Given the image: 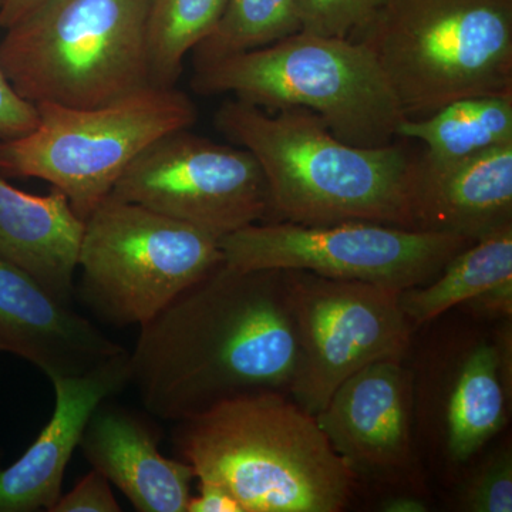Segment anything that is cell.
<instances>
[{"label": "cell", "instance_id": "obj_1", "mask_svg": "<svg viewBox=\"0 0 512 512\" xmlns=\"http://www.w3.org/2000/svg\"><path fill=\"white\" fill-rule=\"evenodd\" d=\"M296 360L285 269L221 262L140 326L131 384L151 416L175 423L248 394H289Z\"/></svg>", "mask_w": 512, "mask_h": 512}, {"label": "cell", "instance_id": "obj_2", "mask_svg": "<svg viewBox=\"0 0 512 512\" xmlns=\"http://www.w3.org/2000/svg\"><path fill=\"white\" fill-rule=\"evenodd\" d=\"M214 123L258 161L268 187L266 222L366 221L412 229L407 190L414 154L404 144L353 146L312 111H268L238 99L225 100Z\"/></svg>", "mask_w": 512, "mask_h": 512}, {"label": "cell", "instance_id": "obj_3", "mask_svg": "<svg viewBox=\"0 0 512 512\" xmlns=\"http://www.w3.org/2000/svg\"><path fill=\"white\" fill-rule=\"evenodd\" d=\"M171 441L197 480L214 481L244 512H340L357 480L313 414L289 394L227 400L181 421Z\"/></svg>", "mask_w": 512, "mask_h": 512}, {"label": "cell", "instance_id": "obj_4", "mask_svg": "<svg viewBox=\"0 0 512 512\" xmlns=\"http://www.w3.org/2000/svg\"><path fill=\"white\" fill-rule=\"evenodd\" d=\"M201 96L232 94L268 111L301 107L339 140L359 147L394 143L406 119L392 84L362 43L301 32L194 69Z\"/></svg>", "mask_w": 512, "mask_h": 512}, {"label": "cell", "instance_id": "obj_5", "mask_svg": "<svg viewBox=\"0 0 512 512\" xmlns=\"http://www.w3.org/2000/svg\"><path fill=\"white\" fill-rule=\"evenodd\" d=\"M151 0H45L6 30L0 67L32 104L106 106L151 86Z\"/></svg>", "mask_w": 512, "mask_h": 512}, {"label": "cell", "instance_id": "obj_6", "mask_svg": "<svg viewBox=\"0 0 512 512\" xmlns=\"http://www.w3.org/2000/svg\"><path fill=\"white\" fill-rule=\"evenodd\" d=\"M353 40L375 55L412 119L512 93V0H384Z\"/></svg>", "mask_w": 512, "mask_h": 512}, {"label": "cell", "instance_id": "obj_7", "mask_svg": "<svg viewBox=\"0 0 512 512\" xmlns=\"http://www.w3.org/2000/svg\"><path fill=\"white\" fill-rule=\"evenodd\" d=\"M35 106L37 126L0 141V174L47 181L83 221L146 148L198 120L194 101L175 87L150 86L90 109Z\"/></svg>", "mask_w": 512, "mask_h": 512}, {"label": "cell", "instance_id": "obj_8", "mask_svg": "<svg viewBox=\"0 0 512 512\" xmlns=\"http://www.w3.org/2000/svg\"><path fill=\"white\" fill-rule=\"evenodd\" d=\"M224 262L220 238L109 195L84 220L80 296L111 325H144Z\"/></svg>", "mask_w": 512, "mask_h": 512}, {"label": "cell", "instance_id": "obj_9", "mask_svg": "<svg viewBox=\"0 0 512 512\" xmlns=\"http://www.w3.org/2000/svg\"><path fill=\"white\" fill-rule=\"evenodd\" d=\"M471 239L348 221L303 225L259 222L220 239L225 264L245 269H296L402 292L427 284Z\"/></svg>", "mask_w": 512, "mask_h": 512}, {"label": "cell", "instance_id": "obj_10", "mask_svg": "<svg viewBox=\"0 0 512 512\" xmlns=\"http://www.w3.org/2000/svg\"><path fill=\"white\" fill-rule=\"evenodd\" d=\"M298 360L289 396L322 412L340 384L383 359H406L414 329L399 292L285 269Z\"/></svg>", "mask_w": 512, "mask_h": 512}, {"label": "cell", "instance_id": "obj_11", "mask_svg": "<svg viewBox=\"0 0 512 512\" xmlns=\"http://www.w3.org/2000/svg\"><path fill=\"white\" fill-rule=\"evenodd\" d=\"M467 318L434 340L410 369L417 450L423 447L450 485L503 433L510 416L493 326Z\"/></svg>", "mask_w": 512, "mask_h": 512}, {"label": "cell", "instance_id": "obj_12", "mask_svg": "<svg viewBox=\"0 0 512 512\" xmlns=\"http://www.w3.org/2000/svg\"><path fill=\"white\" fill-rule=\"evenodd\" d=\"M222 238L269 220V195L258 161L188 130L146 148L111 194Z\"/></svg>", "mask_w": 512, "mask_h": 512}, {"label": "cell", "instance_id": "obj_13", "mask_svg": "<svg viewBox=\"0 0 512 512\" xmlns=\"http://www.w3.org/2000/svg\"><path fill=\"white\" fill-rule=\"evenodd\" d=\"M320 429L359 480L424 491L414 433L413 384L404 359L370 363L348 377L322 412Z\"/></svg>", "mask_w": 512, "mask_h": 512}, {"label": "cell", "instance_id": "obj_14", "mask_svg": "<svg viewBox=\"0 0 512 512\" xmlns=\"http://www.w3.org/2000/svg\"><path fill=\"white\" fill-rule=\"evenodd\" d=\"M55 412L28 450L0 466V512L50 511L62 497L67 464L101 403L131 384L130 352L80 376L53 377Z\"/></svg>", "mask_w": 512, "mask_h": 512}, {"label": "cell", "instance_id": "obj_15", "mask_svg": "<svg viewBox=\"0 0 512 512\" xmlns=\"http://www.w3.org/2000/svg\"><path fill=\"white\" fill-rule=\"evenodd\" d=\"M126 350L0 258V352L26 360L50 380L84 375Z\"/></svg>", "mask_w": 512, "mask_h": 512}, {"label": "cell", "instance_id": "obj_16", "mask_svg": "<svg viewBox=\"0 0 512 512\" xmlns=\"http://www.w3.org/2000/svg\"><path fill=\"white\" fill-rule=\"evenodd\" d=\"M407 208L412 229L471 241L511 225L512 143L440 167L414 156Z\"/></svg>", "mask_w": 512, "mask_h": 512}, {"label": "cell", "instance_id": "obj_17", "mask_svg": "<svg viewBox=\"0 0 512 512\" xmlns=\"http://www.w3.org/2000/svg\"><path fill=\"white\" fill-rule=\"evenodd\" d=\"M107 402L94 410L80 440L90 466L116 485L137 511L187 512L195 478L190 464L163 456L154 426Z\"/></svg>", "mask_w": 512, "mask_h": 512}, {"label": "cell", "instance_id": "obj_18", "mask_svg": "<svg viewBox=\"0 0 512 512\" xmlns=\"http://www.w3.org/2000/svg\"><path fill=\"white\" fill-rule=\"evenodd\" d=\"M83 231L84 221L62 192L29 194L0 174V258L66 305H72Z\"/></svg>", "mask_w": 512, "mask_h": 512}, {"label": "cell", "instance_id": "obj_19", "mask_svg": "<svg viewBox=\"0 0 512 512\" xmlns=\"http://www.w3.org/2000/svg\"><path fill=\"white\" fill-rule=\"evenodd\" d=\"M400 140L419 141V163L440 167L512 143V93L483 94L450 101L429 116L406 117Z\"/></svg>", "mask_w": 512, "mask_h": 512}, {"label": "cell", "instance_id": "obj_20", "mask_svg": "<svg viewBox=\"0 0 512 512\" xmlns=\"http://www.w3.org/2000/svg\"><path fill=\"white\" fill-rule=\"evenodd\" d=\"M507 279H512V224L458 252L427 284L399 292L400 309L416 332Z\"/></svg>", "mask_w": 512, "mask_h": 512}, {"label": "cell", "instance_id": "obj_21", "mask_svg": "<svg viewBox=\"0 0 512 512\" xmlns=\"http://www.w3.org/2000/svg\"><path fill=\"white\" fill-rule=\"evenodd\" d=\"M228 0H151L147 52L153 87H175L184 57L214 32Z\"/></svg>", "mask_w": 512, "mask_h": 512}, {"label": "cell", "instance_id": "obj_22", "mask_svg": "<svg viewBox=\"0 0 512 512\" xmlns=\"http://www.w3.org/2000/svg\"><path fill=\"white\" fill-rule=\"evenodd\" d=\"M301 32L295 0H228L217 28L195 47L194 69Z\"/></svg>", "mask_w": 512, "mask_h": 512}, {"label": "cell", "instance_id": "obj_23", "mask_svg": "<svg viewBox=\"0 0 512 512\" xmlns=\"http://www.w3.org/2000/svg\"><path fill=\"white\" fill-rule=\"evenodd\" d=\"M453 487L458 511L511 512V441L504 440L488 451H481Z\"/></svg>", "mask_w": 512, "mask_h": 512}, {"label": "cell", "instance_id": "obj_24", "mask_svg": "<svg viewBox=\"0 0 512 512\" xmlns=\"http://www.w3.org/2000/svg\"><path fill=\"white\" fill-rule=\"evenodd\" d=\"M384 0H295L303 32L353 40Z\"/></svg>", "mask_w": 512, "mask_h": 512}, {"label": "cell", "instance_id": "obj_25", "mask_svg": "<svg viewBox=\"0 0 512 512\" xmlns=\"http://www.w3.org/2000/svg\"><path fill=\"white\" fill-rule=\"evenodd\" d=\"M121 511L109 480L99 471H90L70 493L62 495L49 512H119Z\"/></svg>", "mask_w": 512, "mask_h": 512}, {"label": "cell", "instance_id": "obj_26", "mask_svg": "<svg viewBox=\"0 0 512 512\" xmlns=\"http://www.w3.org/2000/svg\"><path fill=\"white\" fill-rule=\"evenodd\" d=\"M37 121L35 104L16 93L0 67V141L25 136L37 126Z\"/></svg>", "mask_w": 512, "mask_h": 512}, {"label": "cell", "instance_id": "obj_27", "mask_svg": "<svg viewBox=\"0 0 512 512\" xmlns=\"http://www.w3.org/2000/svg\"><path fill=\"white\" fill-rule=\"evenodd\" d=\"M454 311H461L464 315L485 323L512 319V279L485 289L467 302L461 303Z\"/></svg>", "mask_w": 512, "mask_h": 512}, {"label": "cell", "instance_id": "obj_28", "mask_svg": "<svg viewBox=\"0 0 512 512\" xmlns=\"http://www.w3.org/2000/svg\"><path fill=\"white\" fill-rule=\"evenodd\" d=\"M200 493L190 498L187 512H244L227 488L214 481L198 480Z\"/></svg>", "mask_w": 512, "mask_h": 512}, {"label": "cell", "instance_id": "obj_29", "mask_svg": "<svg viewBox=\"0 0 512 512\" xmlns=\"http://www.w3.org/2000/svg\"><path fill=\"white\" fill-rule=\"evenodd\" d=\"M379 511L427 512L430 511V503L424 491L394 490L380 500Z\"/></svg>", "mask_w": 512, "mask_h": 512}, {"label": "cell", "instance_id": "obj_30", "mask_svg": "<svg viewBox=\"0 0 512 512\" xmlns=\"http://www.w3.org/2000/svg\"><path fill=\"white\" fill-rule=\"evenodd\" d=\"M45 0H0V29L8 30Z\"/></svg>", "mask_w": 512, "mask_h": 512}]
</instances>
